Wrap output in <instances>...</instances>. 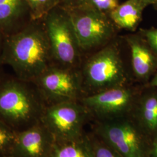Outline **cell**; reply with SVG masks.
<instances>
[{"label":"cell","instance_id":"4","mask_svg":"<svg viewBox=\"0 0 157 157\" xmlns=\"http://www.w3.org/2000/svg\"><path fill=\"white\" fill-rule=\"evenodd\" d=\"M67 11L84 56L107 45L118 37V29L109 16L86 2Z\"/></svg>","mask_w":157,"mask_h":157},{"label":"cell","instance_id":"6","mask_svg":"<svg viewBox=\"0 0 157 157\" xmlns=\"http://www.w3.org/2000/svg\"><path fill=\"white\" fill-rule=\"evenodd\" d=\"M32 82L47 105L80 101L85 96L80 67L52 63Z\"/></svg>","mask_w":157,"mask_h":157},{"label":"cell","instance_id":"9","mask_svg":"<svg viewBox=\"0 0 157 157\" xmlns=\"http://www.w3.org/2000/svg\"><path fill=\"white\" fill-rule=\"evenodd\" d=\"M98 134L121 157H145L140 133L127 117L102 121Z\"/></svg>","mask_w":157,"mask_h":157},{"label":"cell","instance_id":"11","mask_svg":"<svg viewBox=\"0 0 157 157\" xmlns=\"http://www.w3.org/2000/svg\"><path fill=\"white\" fill-rule=\"evenodd\" d=\"M54 144L50 133L39 122L17 132L8 157H48Z\"/></svg>","mask_w":157,"mask_h":157},{"label":"cell","instance_id":"13","mask_svg":"<svg viewBox=\"0 0 157 157\" xmlns=\"http://www.w3.org/2000/svg\"><path fill=\"white\" fill-rule=\"evenodd\" d=\"M146 8L140 0H127L119 4L109 16L119 30L136 32Z\"/></svg>","mask_w":157,"mask_h":157},{"label":"cell","instance_id":"12","mask_svg":"<svg viewBox=\"0 0 157 157\" xmlns=\"http://www.w3.org/2000/svg\"><path fill=\"white\" fill-rule=\"evenodd\" d=\"M33 20L26 0H0V31L15 33Z\"/></svg>","mask_w":157,"mask_h":157},{"label":"cell","instance_id":"5","mask_svg":"<svg viewBox=\"0 0 157 157\" xmlns=\"http://www.w3.org/2000/svg\"><path fill=\"white\" fill-rule=\"evenodd\" d=\"M50 44L54 63L80 67L84 54L67 10L57 6L43 19Z\"/></svg>","mask_w":157,"mask_h":157},{"label":"cell","instance_id":"24","mask_svg":"<svg viewBox=\"0 0 157 157\" xmlns=\"http://www.w3.org/2000/svg\"><path fill=\"white\" fill-rule=\"evenodd\" d=\"M6 35L0 31V56H1V55L2 54V51L3 50L4 43H5V41H6Z\"/></svg>","mask_w":157,"mask_h":157},{"label":"cell","instance_id":"19","mask_svg":"<svg viewBox=\"0 0 157 157\" xmlns=\"http://www.w3.org/2000/svg\"><path fill=\"white\" fill-rule=\"evenodd\" d=\"M84 2L108 15L120 4L119 0H84Z\"/></svg>","mask_w":157,"mask_h":157},{"label":"cell","instance_id":"15","mask_svg":"<svg viewBox=\"0 0 157 157\" xmlns=\"http://www.w3.org/2000/svg\"><path fill=\"white\" fill-rule=\"evenodd\" d=\"M48 157H93L90 141L82 137L75 140L55 143Z\"/></svg>","mask_w":157,"mask_h":157},{"label":"cell","instance_id":"2","mask_svg":"<svg viewBox=\"0 0 157 157\" xmlns=\"http://www.w3.org/2000/svg\"><path fill=\"white\" fill-rule=\"evenodd\" d=\"M124 37L84 56L80 66L85 95L132 84L130 64L124 56Z\"/></svg>","mask_w":157,"mask_h":157},{"label":"cell","instance_id":"8","mask_svg":"<svg viewBox=\"0 0 157 157\" xmlns=\"http://www.w3.org/2000/svg\"><path fill=\"white\" fill-rule=\"evenodd\" d=\"M139 94L131 84L85 95L80 101L89 114L102 121L127 117L133 112Z\"/></svg>","mask_w":157,"mask_h":157},{"label":"cell","instance_id":"26","mask_svg":"<svg viewBox=\"0 0 157 157\" xmlns=\"http://www.w3.org/2000/svg\"><path fill=\"white\" fill-rule=\"evenodd\" d=\"M146 7L150 5H153L157 0H140Z\"/></svg>","mask_w":157,"mask_h":157},{"label":"cell","instance_id":"21","mask_svg":"<svg viewBox=\"0 0 157 157\" xmlns=\"http://www.w3.org/2000/svg\"><path fill=\"white\" fill-rule=\"evenodd\" d=\"M83 2H84V0H60L59 6H62L63 7H70L78 5Z\"/></svg>","mask_w":157,"mask_h":157},{"label":"cell","instance_id":"7","mask_svg":"<svg viewBox=\"0 0 157 157\" xmlns=\"http://www.w3.org/2000/svg\"><path fill=\"white\" fill-rule=\"evenodd\" d=\"M89 114L80 101H68L45 107L40 122L48 130L55 143L81 137L83 123Z\"/></svg>","mask_w":157,"mask_h":157},{"label":"cell","instance_id":"17","mask_svg":"<svg viewBox=\"0 0 157 157\" xmlns=\"http://www.w3.org/2000/svg\"><path fill=\"white\" fill-rule=\"evenodd\" d=\"M26 1L29 7L33 20L42 19L48 12L60 4V0Z\"/></svg>","mask_w":157,"mask_h":157},{"label":"cell","instance_id":"25","mask_svg":"<svg viewBox=\"0 0 157 157\" xmlns=\"http://www.w3.org/2000/svg\"><path fill=\"white\" fill-rule=\"evenodd\" d=\"M147 86L157 88V71Z\"/></svg>","mask_w":157,"mask_h":157},{"label":"cell","instance_id":"18","mask_svg":"<svg viewBox=\"0 0 157 157\" xmlns=\"http://www.w3.org/2000/svg\"><path fill=\"white\" fill-rule=\"evenodd\" d=\"M93 157H121L105 142L91 143Z\"/></svg>","mask_w":157,"mask_h":157},{"label":"cell","instance_id":"10","mask_svg":"<svg viewBox=\"0 0 157 157\" xmlns=\"http://www.w3.org/2000/svg\"><path fill=\"white\" fill-rule=\"evenodd\" d=\"M124 39L129 50L134 81L148 85L157 72V54L139 31L126 34Z\"/></svg>","mask_w":157,"mask_h":157},{"label":"cell","instance_id":"3","mask_svg":"<svg viewBox=\"0 0 157 157\" xmlns=\"http://www.w3.org/2000/svg\"><path fill=\"white\" fill-rule=\"evenodd\" d=\"M46 106L33 82L10 74L0 83V120L17 132L40 122Z\"/></svg>","mask_w":157,"mask_h":157},{"label":"cell","instance_id":"27","mask_svg":"<svg viewBox=\"0 0 157 157\" xmlns=\"http://www.w3.org/2000/svg\"><path fill=\"white\" fill-rule=\"evenodd\" d=\"M153 6H154V7L155 8V9L157 10V0L156 1V2L153 4Z\"/></svg>","mask_w":157,"mask_h":157},{"label":"cell","instance_id":"22","mask_svg":"<svg viewBox=\"0 0 157 157\" xmlns=\"http://www.w3.org/2000/svg\"><path fill=\"white\" fill-rule=\"evenodd\" d=\"M10 74L8 69L0 62V83Z\"/></svg>","mask_w":157,"mask_h":157},{"label":"cell","instance_id":"14","mask_svg":"<svg viewBox=\"0 0 157 157\" xmlns=\"http://www.w3.org/2000/svg\"><path fill=\"white\" fill-rule=\"evenodd\" d=\"M148 86L139 95L133 113L147 131L157 133V88Z\"/></svg>","mask_w":157,"mask_h":157},{"label":"cell","instance_id":"16","mask_svg":"<svg viewBox=\"0 0 157 157\" xmlns=\"http://www.w3.org/2000/svg\"><path fill=\"white\" fill-rule=\"evenodd\" d=\"M17 132L0 120V155L8 157L17 139Z\"/></svg>","mask_w":157,"mask_h":157},{"label":"cell","instance_id":"23","mask_svg":"<svg viewBox=\"0 0 157 157\" xmlns=\"http://www.w3.org/2000/svg\"><path fill=\"white\" fill-rule=\"evenodd\" d=\"M153 141L152 144L151 148L150 150V156L151 157H157V133Z\"/></svg>","mask_w":157,"mask_h":157},{"label":"cell","instance_id":"1","mask_svg":"<svg viewBox=\"0 0 157 157\" xmlns=\"http://www.w3.org/2000/svg\"><path fill=\"white\" fill-rule=\"evenodd\" d=\"M0 62L12 75L28 81H33L54 63L43 19L32 20L6 36Z\"/></svg>","mask_w":157,"mask_h":157},{"label":"cell","instance_id":"20","mask_svg":"<svg viewBox=\"0 0 157 157\" xmlns=\"http://www.w3.org/2000/svg\"><path fill=\"white\" fill-rule=\"evenodd\" d=\"M139 32L157 54V27L140 29Z\"/></svg>","mask_w":157,"mask_h":157}]
</instances>
